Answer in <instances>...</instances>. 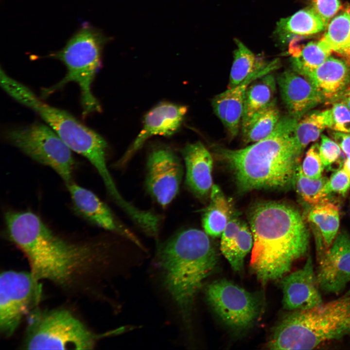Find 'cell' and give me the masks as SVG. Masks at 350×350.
<instances>
[{"mask_svg":"<svg viewBox=\"0 0 350 350\" xmlns=\"http://www.w3.org/2000/svg\"><path fill=\"white\" fill-rule=\"evenodd\" d=\"M8 236L26 257L31 273L63 288H74L108 258L102 242H73L56 234L31 211H8Z\"/></svg>","mask_w":350,"mask_h":350,"instance_id":"6da1fadb","label":"cell"},{"mask_svg":"<svg viewBox=\"0 0 350 350\" xmlns=\"http://www.w3.org/2000/svg\"><path fill=\"white\" fill-rule=\"evenodd\" d=\"M253 245L250 266L263 284L281 280L296 261L306 255L309 231L300 212L286 204H258L250 211Z\"/></svg>","mask_w":350,"mask_h":350,"instance_id":"7a4b0ae2","label":"cell"},{"mask_svg":"<svg viewBox=\"0 0 350 350\" xmlns=\"http://www.w3.org/2000/svg\"><path fill=\"white\" fill-rule=\"evenodd\" d=\"M298 121L289 115L280 117L270 134L245 148H215L241 192L283 189L294 183L302 153L294 138Z\"/></svg>","mask_w":350,"mask_h":350,"instance_id":"3957f363","label":"cell"},{"mask_svg":"<svg viewBox=\"0 0 350 350\" xmlns=\"http://www.w3.org/2000/svg\"><path fill=\"white\" fill-rule=\"evenodd\" d=\"M217 262L208 235L198 229L180 230L158 246L154 265L186 329L196 295Z\"/></svg>","mask_w":350,"mask_h":350,"instance_id":"277c9868","label":"cell"},{"mask_svg":"<svg viewBox=\"0 0 350 350\" xmlns=\"http://www.w3.org/2000/svg\"><path fill=\"white\" fill-rule=\"evenodd\" d=\"M0 84L9 96L38 114L72 151L86 158L104 182L111 180L106 162L107 143L101 135L67 111L45 103L31 88L10 76L2 68Z\"/></svg>","mask_w":350,"mask_h":350,"instance_id":"5b68a950","label":"cell"},{"mask_svg":"<svg viewBox=\"0 0 350 350\" xmlns=\"http://www.w3.org/2000/svg\"><path fill=\"white\" fill-rule=\"evenodd\" d=\"M350 292L316 307L297 310L277 325L268 343L271 350H310L350 332Z\"/></svg>","mask_w":350,"mask_h":350,"instance_id":"8992f818","label":"cell"},{"mask_svg":"<svg viewBox=\"0 0 350 350\" xmlns=\"http://www.w3.org/2000/svg\"><path fill=\"white\" fill-rule=\"evenodd\" d=\"M108 37L88 23H84L61 50L51 53L50 57L65 66V76L59 82L42 90L45 97L61 89L69 83H76L80 91L82 115L101 111V107L91 91V86L101 63V54Z\"/></svg>","mask_w":350,"mask_h":350,"instance_id":"52a82bcc","label":"cell"},{"mask_svg":"<svg viewBox=\"0 0 350 350\" xmlns=\"http://www.w3.org/2000/svg\"><path fill=\"white\" fill-rule=\"evenodd\" d=\"M24 346L29 350H90L98 338L70 312L63 309L32 312Z\"/></svg>","mask_w":350,"mask_h":350,"instance_id":"ba28073f","label":"cell"},{"mask_svg":"<svg viewBox=\"0 0 350 350\" xmlns=\"http://www.w3.org/2000/svg\"><path fill=\"white\" fill-rule=\"evenodd\" d=\"M4 138L26 156L54 171L66 185L72 182L75 161L72 151L46 123L8 129Z\"/></svg>","mask_w":350,"mask_h":350,"instance_id":"9c48e42d","label":"cell"},{"mask_svg":"<svg viewBox=\"0 0 350 350\" xmlns=\"http://www.w3.org/2000/svg\"><path fill=\"white\" fill-rule=\"evenodd\" d=\"M42 296L39 280L30 273L6 271L0 276V331L11 336L23 316L33 311Z\"/></svg>","mask_w":350,"mask_h":350,"instance_id":"30bf717a","label":"cell"},{"mask_svg":"<svg viewBox=\"0 0 350 350\" xmlns=\"http://www.w3.org/2000/svg\"><path fill=\"white\" fill-rule=\"evenodd\" d=\"M206 297L210 307L221 320L236 331L251 327L262 308L260 296L226 279L210 283L206 288Z\"/></svg>","mask_w":350,"mask_h":350,"instance_id":"8fae6325","label":"cell"},{"mask_svg":"<svg viewBox=\"0 0 350 350\" xmlns=\"http://www.w3.org/2000/svg\"><path fill=\"white\" fill-rule=\"evenodd\" d=\"M183 175L181 162L170 149L157 148L149 155L145 185L150 194L161 206L166 207L176 196Z\"/></svg>","mask_w":350,"mask_h":350,"instance_id":"7c38bea8","label":"cell"},{"mask_svg":"<svg viewBox=\"0 0 350 350\" xmlns=\"http://www.w3.org/2000/svg\"><path fill=\"white\" fill-rule=\"evenodd\" d=\"M66 186L78 214L93 224L130 240L145 250L137 237L116 218L109 207L94 192L73 181Z\"/></svg>","mask_w":350,"mask_h":350,"instance_id":"4fadbf2b","label":"cell"},{"mask_svg":"<svg viewBox=\"0 0 350 350\" xmlns=\"http://www.w3.org/2000/svg\"><path fill=\"white\" fill-rule=\"evenodd\" d=\"M318 263L316 276L319 288L328 293L342 292L350 282V235L337 234Z\"/></svg>","mask_w":350,"mask_h":350,"instance_id":"5bb4252c","label":"cell"},{"mask_svg":"<svg viewBox=\"0 0 350 350\" xmlns=\"http://www.w3.org/2000/svg\"><path fill=\"white\" fill-rule=\"evenodd\" d=\"M187 112L186 106L170 103H162L153 107L145 115L142 129L116 166L126 164L150 137L175 134L180 127Z\"/></svg>","mask_w":350,"mask_h":350,"instance_id":"9a60e30c","label":"cell"},{"mask_svg":"<svg viewBox=\"0 0 350 350\" xmlns=\"http://www.w3.org/2000/svg\"><path fill=\"white\" fill-rule=\"evenodd\" d=\"M281 280L284 309L304 310L323 303L311 256L301 269L286 275Z\"/></svg>","mask_w":350,"mask_h":350,"instance_id":"2e32d148","label":"cell"},{"mask_svg":"<svg viewBox=\"0 0 350 350\" xmlns=\"http://www.w3.org/2000/svg\"><path fill=\"white\" fill-rule=\"evenodd\" d=\"M277 83L288 115L298 120L324 101L307 78L293 70L281 73L277 78Z\"/></svg>","mask_w":350,"mask_h":350,"instance_id":"e0dca14e","label":"cell"},{"mask_svg":"<svg viewBox=\"0 0 350 350\" xmlns=\"http://www.w3.org/2000/svg\"><path fill=\"white\" fill-rule=\"evenodd\" d=\"M186 166L185 184L197 197L204 199L210 195L213 186L212 158L200 141L189 143L181 150Z\"/></svg>","mask_w":350,"mask_h":350,"instance_id":"ac0fdd59","label":"cell"},{"mask_svg":"<svg viewBox=\"0 0 350 350\" xmlns=\"http://www.w3.org/2000/svg\"><path fill=\"white\" fill-rule=\"evenodd\" d=\"M350 67L343 60L329 56L307 78L324 101L335 102L350 82Z\"/></svg>","mask_w":350,"mask_h":350,"instance_id":"d6986e66","label":"cell"},{"mask_svg":"<svg viewBox=\"0 0 350 350\" xmlns=\"http://www.w3.org/2000/svg\"><path fill=\"white\" fill-rule=\"evenodd\" d=\"M221 235L222 253L234 270L240 271L243 268L245 258L253 245L250 228L237 218L232 217Z\"/></svg>","mask_w":350,"mask_h":350,"instance_id":"ffe728a7","label":"cell"},{"mask_svg":"<svg viewBox=\"0 0 350 350\" xmlns=\"http://www.w3.org/2000/svg\"><path fill=\"white\" fill-rule=\"evenodd\" d=\"M276 80L270 73L252 82L245 93L241 130L243 133L250 122L260 112L276 99Z\"/></svg>","mask_w":350,"mask_h":350,"instance_id":"44dd1931","label":"cell"},{"mask_svg":"<svg viewBox=\"0 0 350 350\" xmlns=\"http://www.w3.org/2000/svg\"><path fill=\"white\" fill-rule=\"evenodd\" d=\"M319 15L311 7L301 9L277 23L275 34L283 43L295 36L307 37L326 29Z\"/></svg>","mask_w":350,"mask_h":350,"instance_id":"7402d4cb","label":"cell"},{"mask_svg":"<svg viewBox=\"0 0 350 350\" xmlns=\"http://www.w3.org/2000/svg\"><path fill=\"white\" fill-rule=\"evenodd\" d=\"M303 36H295L289 44L288 52L293 70L307 77L332 53L322 46L319 39L303 44Z\"/></svg>","mask_w":350,"mask_h":350,"instance_id":"603a6c76","label":"cell"},{"mask_svg":"<svg viewBox=\"0 0 350 350\" xmlns=\"http://www.w3.org/2000/svg\"><path fill=\"white\" fill-rule=\"evenodd\" d=\"M280 61L275 59L262 70L248 76L242 83L228 88L229 98L224 125L231 138L236 137L239 130L243 112L245 96L249 85L255 80L270 73L280 66Z\"/></svg>","mask_w":350,"mask_h":350,"instance_id":"cb8c5ba5","label":"cell"},{"mask_svg":"<svg viewBox=\"0 0 350 350\" xmlns=\"http://www.w3.org/2000/svg\"><path fill=\"white\" fill-rule=\"evenodd\" d=\"M308 217L318 227L321 234L320 247L317 253L318 261L337 235L340 223L339 209L335 204L327 200L314 206Z\"/></svg>","mask_w":350,"mask_h":350,"instance_id":"d4e9b609","label":"cell"},{"mask_svg":"<svg viewBox=\"0 0 350 350\" xmlns=\"http://www.w3.org/2000/svg\"><path fill=\"white\" fill-rule=\"evenodd\" d=\"M319 41L327 50L340 57L350 67V9L348 7L331 20Z\"/></svg>","mask_w":350,"mask_h":350,"instance_id":"484cf974","label":"cell"},{"mask_svg":"<svg viewBox=\"0 0 350 350\" xmlns=\"http://www.w3.org/2000/svg\"><path fill=\"white\" fill-rule=\"evenodd\" d=\"M210 197V204L203 215L202 225L208 235L217 237L222 235L232 218L233 209L231 201L217 185H213Z\"/></svg>","mask_w":350,"mask_h":350,"instance_id":"4316f807","label":"cell"},{"mask_svg":"<svg viewBox=\"0 0 350 350\" xmlns=\"http://www.w3.org/2000/svg\"><path fill=\"white\" fill-rule=\"evenodd\" d=\"M331 120L332 110L328 109L311 110L298 121L294 138L301 153L309 143L318 140L325 128H330Z\"/></svg>","mask_w":350,"mask_h":350,"instance_id":"83f0119b","label":"cell"},{"mask_svg":"<svg viewBox=\"0 0 350 350\" xmlns=\"http://www.w3.org/2000/svg\"><path fill=\"white\" fill-rule=\"evenodd\" d=\"M237 48L234 52L233 61L230 70L228 88L242 83L252 73L263 69L270 62L255 54L241 41L235 40Z\"/></svg>","mask_w":350,"mask_h":350,"instance_id":"f1b7e54d","label":"cell"},{"mask_svg":"<svg viewBox=\"0 0 350 350\" xmlns=\"http://www.w3.org/2000/svg\"><path fill=\"white\" fill-rule=\"evenodd\" d=\"M280 118L275 100L257 115L242 133L245 143H254L267 137L274 130Z\"/></svg>","mask_w":350,"mask_h":350,"instance_id":"f546056e","label":"cell"},{"mask_svg":"<svg viewBox=\"0 0 350 350\" xmlns=\"http://www.w3.org/2000/svg\"><path fill=\"white\" fill-rule=\"evenodd\" d=\"M328 180L325 176L318 179L311 178L303 173L299 165L294 180L296 191L302 200L312 206L328 200L329 195L325 191Z\"/></svg>","mask_w":350,"mask_h":350,"instance_id":"4dcf8cb0","label":"cell"},{"mask_svg":"<svg viewBox=\"0 0 350 350\" xmlns=\"http://www.w3.org/2000/svg\"><path fill=\"white\" fill-rule=\"evenodd\" d=\"M319 148L317 143L313 144L306 152L301 166L305 175L313 179L321 177L324 167L319 155Z\"/></svg>","mask_w":350,"mask_h":350,"instance_id":"1f68e13d","label":"cell"},{"mask_svg":"<svg viewBox=\"0 0 350 350\" xmlns=\"http://www.w3.org/2000/svg\"><path fill=\"white\" fill-rule=\"evenodd\" d=\"M331 124L329 128L340 132L350 133V108L340 102L333 104Z\"/></svg>","mask_w":350,"mask_h":350,"instance_id":"d6a6232c","label":"cell"},{"mask_svg":"<svg viewBox=\"0 0 350 350\" xmlns=\"http://www.w3.org/2000/svg\"><path fill=\"white\" fill-rule=\"evenodd\" d=\"M319 155L324 167H330L338 160L341 150L338 144L327 136L321 134Z\"/></svg>","mask_w":350,"mask_h":350,"instance_id":"836d02e7","label":"cell"},{"mask_svg":"<svg viewBox=\"0 0 350 350\" xmlns=\"http://www.w3.org/2000/svg\"><path fill=\"white\" fill-rule=\"evenodd\" d=\"M350 189V177L343 169L334 172L325 186V191L328 194L335 192L345 195Z\"/></svg>","mask_w":350,"mask_h":350,"instance_id":"e575fe53","label":"cell"},{"mask_svg":"<svg viewBox=\"0 0 350 350\" xmlns=\"http://www.w3.org/2000/svg\"><path fill=\"white\" fill-rule=\"evenodd\" d=\"M311 7L319 15L327 27L330 20L341 7L339 0H309Z\"/></svg>","mask_w":350,"mask_h":350,"instance_id":"d590c367","label":"cell"},{"mask_svg":"<svg viewBox=\"0 0 350 350\" xmlns=\"http://www.w3.org/2000/svg\"><path fill=\"white\" fill-rule=\"evenodd\" d=\"M229 92L228 89L215 96L212 101L214 113L224 125L225 123Z\"/></svg>","mask_w":350,"mask_h":350,"instance_id":"8d00e7d4","label":"cell"},{"mask_svg":"<svg viewBox=\"0 0 350 350\" xmlns=\"http://www.w3.org/2000/svg\"><path fill=\"white\" fill-rule=\"evenodd\" d=\"M332 138L340 146L347 158H350V134L332 131Z\"/></svg>","mask_w":350,"mask_h":350,"instance_id":"74e56055","label":"cell"},{"mask_svg":"<svg viewBox=\"0 0 350 350\" xmlns=\"http://www.w3.org/2000/svg\"><path fill=\"white\" fill-rule=\"evenodd\" d=\"M340 102L350 108V82L346 86L336 102Z\"/></svg>","mask_w":350,"mask_h":350,"instance_id":"f35d334b","label":"cell"},{"mask_svg":"<svg viewBox=\"0 0 350 350\" xmlns=\"http://www.w3.org/2000/svg\"><path fill=\"white\" fill-rule=\"evenodd\" d=\"M343 169L350 177V158H347L343 165Z\"/></svg>","mask_w":350,"mask_h":350,"instance_id":"ab89813d","label":"cell"},{"mask_svg":"<svg viewBox=\"0 0 350 350\" xmlns=\"http://www.w3.org/2000/svg\"><path fill=\"white\" fill-rule=\"evenodd\" d=\"M347 326H348V329H349V331H350V319L348 320V321Z\"/></svg>","mask_w":350,"mask_h":350,"instance_id":"60d3db41","label":"cell"},{"mask_svg":"<svg viewBox=\"0 0 350 350\" xmlns=\"http://www.w3.org/2000/svg\"><path fill=\"white\" fill-rule=\"evenodd\" d=\"M349 292H350V290L349 291Z\"/></svg>","mask_w":350,"mask_h":350,"instance_id":"b9f144b4","label":"cell"}]
</instances>
